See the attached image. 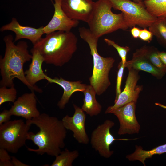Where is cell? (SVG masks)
<instances>
[{"label":"cell","mask_w":166,"mask_h":166,"mask_svg":"<svg viewBox=\"0 0 166 166\" xmlns=\"http://www.w3.org/2000/svg\"><path fill=\"white\" fill-rule=\"evenodd\" d=\"M31 124H34L39 129L35 134L29 132L27 140L32 141L38 147L34 149L27 148L28 151L38 155H47L56 157L65 146V140L67 135V129L62 120L57 118L42 113L38 117L26 120Z\"/></svg>","instance_id":"cell-1"},{"label":"cell","mask_w":166,"mask_h":166,"mask_svg":"<svg viewBox=\"0 0 166 166\" xmlns=\"http://www.w3.org/2000/svg\"><path fill=\"white\" fill-rule=\"evenodd\" d=\"M10 34L5 36L3 40L5 50L3 57L0 56V69L1 80V86L10 87L14 86V79L17 78L26 85L31 91L42 93V90L38 87L31 85L26 80L23 70L24 64L30 61L32 55L28 49L27 43L20 41L16 45Z\"/></svg>","instance_id":"cell-2"},{"label":"cell","mask_w":166,"mask_h":166,"mask_svg":"<svg viewBox=\"0 0 166 166\" xmlns=\"http://www.w3.org/2000/svg\"><path fill=\"white\" fill-rule=\"evenodd\" d=\"M78 38L70 31H57L47 34L34 45L46 64L61 67L72 58L77 49Z\"/></svg>","instance_id":"cell-3"},{"label":"cell","mask_w":166,"mask_h":166,"mask_svg":"<svg viewBox=\"0 0 166 166\" xmlns=\"http://www.w3.org/2000/svg\"><path fill=\"white\" fill-rule=\"evenodd\" d=\"M78 30L81 38L88 44L93 57V68L92 75L89 78L90 85L96 94L100 95L111 85L109 74L115 60L112 57H105L99 54L97 50L99 38L95 37L89 28L80 27Z\"/></svg>","instance_id":"cell-4"},{"label":"cell","mask_w":166,"mask_h":166,"mask_svg":"<svg viewBox=\"0 0 166 166\" xmlns=\"http://www.w3.org/2000/svg\"><path fill=\"white\" fill-rule=\"evenodd\" d=\"M112 8L109 0H98L95 2L87 24L89 29L96 38H99L118 30H125L128 28L123 14L114 13Z\"/></svg>","instance_id":"cell-5"},{"label":"cell","mask_w":166,"mask_h":166,"mask_svg":"<svg viewBox=\"0 0 166 166\" xmlns=\"http://www.w3.org/2000/svg\"><path fill=\"white\" fill-rule=\"evenodd\" d=\"M32 124L22 119L9 121L0 125V148L17 153L25 145Z\"/></svg>","instance_id":"cell-6"},{"label":"cell","mask_w":166,"mask_h":166,"mask_svg":"<svg viewBox=\"0 0 166 166\" xmlns=\"http://www.w3.org/2000/svg\"><path fill=\"white\" fill-rule=\"evenodd\" d=\"M112 8L121 11L128 28L138 26L143 28L149 27L156 18L147 11L143 3L130 0H109Z\"/></svg>","instance_id":"cell-7"},{"label":"cell","mask_w":166,"mask_h":166,"mask_svg":"<svg viewBox=\"0 0 166 166\" xmlns=\"http://www.w3.org/2000/svg\"><path fill=\"white\" fill-rule=\"evenodd\" d=\"M115 125L110 120H106L101 124L98 125L92 132L90 143L92 148L98 152L100 156L104 158H110L113 151L110 149V146L116 140H128L127 139H116L110 132V129Z\"/></svg>","instance_id":"cell-8"},{"label":"cell","mask_w":166,"mask_h":166,"mask_svg":"<svg viewBox=\"0 0 166 166\" xmlns=\"http://www.w3.org/2000/svg\"><path fill=\"white\" fill-rule=\"evenodd\" d=\"M128 73L124 89L112 106H109L105 113H109L113 110L132 102L136 103L139 95L143 90V86L137 85L140 78L139 71L132 68L128 69Z\"/></svg>","instance_id":"cell-9"},{"label":"cell","mask_w":166,"mask_h":166,"mask_svg":"<svg viewBox=\"0 0 166 166\" xmlns=\"http://www.w3.org/2000/svg\"><path fill=\"white\" fill-rule=\"evenodd\" d=\"M136 103L132 102L112 110L118 119L120 127L118 133L119 135L139 133L140 126L137 120L135 111Z\"/></svg>","instance_id":"cell-10"},{"label":"cell","mask_w":166,"mask_h":166,"mask_svg":"<svg viewBox=\"0 0 166 166\" xmlns=\"http://www.w3.org/2000/svg\"><path fill=\"white\" fill-rule=\"evenodd\" d=\"M95 3L93 0H61L62 9L69 18L87 23L93 12Z\"/></svg>","instance_id":"cell-11"},{"label":"cell","mask_w":166,"mask_h":166,"mask_svg":"<svg viewBox=\"0 0 166 166\" xmlns=\"http://www.w3.org/2000/svg\"><path fill=\"white\" fill-rule=\"evenodd\" d=\"M73 106L75 110L73 115H66L61 120L65 127L72 131L74 138L79 143L87 144L89 140L85 129V114L81 108L74 104Z\"/></svg>","instance_id":"cell-12"},{"label":"cell","mask_w":166,"mask_h":166,"mask_svg":"<svg viewBox=\"0 0 166 166\" xmlns=\"http://www.w3.org/2000/svg\"><path fill=\"white\" fill-rule=\"evenodd\" d=\"M37 103L34 91H31L19 97L9 110L12 116L21 117L26 120H31L40 114L37 107Z\"/></svg>","instance_id":"cell-13"},{"label":"cell","mask_w":166,"mask_h":166,"mask_svg":"<svg viewBox=\"0 0 166 166\" xmlns=\"http://www.w3.org/2000/svg\"><path fill=\"white\" fill-rule=\"evenodd\" d=\"M54 1L53 15L48 23L43 27L44 33L46 34L59 30L70 31L79 24V21L70 19L65 14L62 9L61 0Z\"/></svg>","instance_id":"cell-14"},{"label":"cell","mask_w":166,"mask_h":166,"mask_svg":"<svg viewBox=\"0 0 166 166\" xmlns=\"http://www.w3.org/2000/svg\"><path fill=\"white\" fill-rule=\"evenodd\" d=\"M43 27V26H42L38 28H35L22 26L16 18L13 17L10 23L1 27L0 30L1 32L9 30L14 32L15 34L14 42L21 39H26L29 40L34 45L44 34Z\"/></svg>","instance_id":"cell-15"},{"label":"cell","mask_w":166,"mask_h":166,"mask_svg":"<svg viewBox=\"0 0 166 166\" xmlns=\"http://www.w3.org/2000/svg\"><path fill=\"white\" fill-rule=\"evenodd\" d=\"M145 46L137 49L133 54L132 59L126 62L125 68H132L150 73L158 79L162 78L166 73L153 65L145 55Z\"/></svg>","instance_id":"cell-16"},{"label":"cell","mask_w":166,"mask_h":166,"mask_svg":"<svg viewBox=\"0 0 166 166\" xmlns=\"http://www.w3.org/2000/svg\"><path fill=\"white\" fill-rule=\"evenodd\" d=\"M46 80L50 83H55L63 89L64 92L62 96L58 102L57 105L61 109H64L69 101L72 94L76 92H83L85 89L87 85L81 83V81H70L62 77H55L52 78L48 76Z\"/></svg>","instance_id":"cell-17"},{"label":"cell","mask_w":166,"mask_h":166,"mask_svg":"<svg viewBox=\"0 0 166 166\" xmlns=\"http://www.w3.org/2000/svg\"><path fill=\"white\" fill-rule=\"evenodd\" d=\"M32 56V61L29 68L24 72L27 82L33 86H37L35 84L43 79L46 80L47 76L44 73L42 65L44 59L37 49L33 48L31 49Z\"/></svg>","instance_id":"cell-18"},{"label":"cell","mask_w":166,"mask_h":166,"mask_svg":"<svg viewBox=\"0 0 166 166\" xmlns=\"http://www.w3.org/2000/svg\"><path fill=\"white\" fill-rule=\"evenodd\" d=\"M83 93L84 97L81 108L82 110L90 117L100 114L102 106L96 99V93L93 87L90 85H87Z\"/></svg>","instance_id":"cell-19"},{"label":"cell","mask_w":166,"mask_h":166,"mask_svg":"<svg viewBox=\"0 0 166 166\" xmlns=\"http://www.w3.org/2000/svg\"><path fill=\"white\" fill-rule=\"evenodd\" d=\"M166 152V144L155 147L149 150L143 149L141 146H136L135 152L132 153L127 155L126 158L130 161L138 160L145 166V161L147 159L151 158L152 156Z\"/></svg>","instance_id":"cell-20"},{"label":"cell","mask_w":166,"mask_h":166,"mask_svg":"<svg viewBox=\"0 0 166 166\" xmlns=\"http://www.w3.org/2000/svg\"><path fill=\"white\" fill-rule=\"evenodd\" d=\"M148 28L159 42L166 47V17L156 18Z\"/></svg>","instance_id":"cell-21"},{"label":"cell","mask_w":166,"mask_h":166,"mask_svg":"<svg viewBox=\"0 0 166 166\" xmlns=\"http://www.w3.org/2000/svg\"><path fill=\"white\" fill-rule=\"evenodd\" d=\"M143 2L153 16L156 18L166 17V0H146Z\"/></svg>","instance_id":"cell-22"},{"label":"cell","mask_w":166,"mask_h":166,"mask_svg":"<svg viewBox=\"0 0 166 166\" xmlns=\"http://www.w3.org/2000/svg\"><path fill=\"white\" fill-rule=\"evenodd\" d=\"M79 156L77 150L70 151L65 148L56 156L51 166H72L74 161Z\"/></svg>","instance_id":"cell-23"},{"label":"cell","mask_w":166,"mask_h":166,"mask_svg":"<svg viewBox=\"0 0 166 166\" xmlns=\"http://www.w3.org/2000/svg\"><path fill=\"white\" fill-rule=\"evenodd\" d=\"M159 51L153 46H145V55L150 62L155 66L166 73V68L161 62L159 55Z\"/></svg>","instance_id":"cell-24"},{"label":"cell","mask_w":166,"mask_h":166,"mask_svg":"<svg viewBox=\"0 0 166 166\" xmlns=\"http://www.w3.org/2000/svg\"><path fill=\"white\" fill-rule=\"evenodd\" d=\"M17 97V91L14 86L8 88L5 86L0 88V106L7 102L14 103Z\"/></svg>","instance_id":"cell-25"},{"label":"cell","mask_w":166,"mask_h":166,"mask_svg":"<svg viewBox=\"0 0 166 166\" xmlns=\"http://www.w3.org/2000/svg\"><path fill=\"white\" fill-rule=\"evenodd\" d=\"M104 41L109 46H112L116 49L121 58V61L122 64L124 65L127 61V55L130 50V48L128 46L124 47L120 46L114 41L108 38H105Z\"/></svg>","instance_id":"cell-26"},{"label":"cell","mask_w":166,"mask_h":166,"mask_svg":"<svg viewBox=\"0 0 166 166\" xmlns=\"http://www.w3.org/2000/svg\"><path fill=\"white\" fill-rule=\"evenodd\" d=\"M125 68L121 61L119 64L118 66V70L117 75L116 84V96L114 102L116 101L118 96L121 92V85L123 77L124 69Z\"/></svg>","instance_id":"cell-27"},{"label":"cell","mask_w":166,"mask_h":166,"mask_svg":"<svg viewBox=\"0 0 166 166\" xmlns=\"http://www.w3.org/2000/svg\"><path fill=\"white\" fill-rule=\"evenodd\" d=\"M6 149L0 148V166H13L10 156Z\"/></svg>","instance_id":"cell-28"},{"label":"cell","mask_w":166,"mask_h":166,"mask_svg":"<svg viewBox=\"0 0 166 166\" xmlns=\"http://www.w3.org/2000/svg\"><path fill=\"white\" fill-rule=\"evenodd\" d=\"M153 35L152 33L146 28L141 29L139 38L141 40L150 42L152 41Z\"/></svg>","instance_id":"cell-29"},{"label":"cell","mask_w":166,"mask_h":166,"mask_svg":"<svg viewBox=\"0 0 166 166\" xmlns=\"http://www.w3.org/2000/svg\"><path fill=\"white\" fill-rule=\"evenodd\" d=\"M12 116L9 110L4 109L0 113V125L10 121Z\"/></svg>","instance_id":"cell-30"},{"label":"cell","mask_w":166,"mask_h":166,"mask_svg":"<svg viewBox=\"0 0 166 166\" xmlns=\"http://www.w3.org/2000/svg\"><path fill=\"white\" fill-rule=\"evenodd\" d=\"M140 30V29L136 26H134L132 28L130 32L133 38H139Z\"/></svg>","instance_id":"cell-31"},{"label":"cell","mask_w":166,"mask_h":166,"mask_svg":"<svg viewBox=\"0 0 166 166\" xmlns=\"http://www.w3.org/2000/svg\"><path fill=\"white\" fill-rule=\"evenodd\" d=\"M11 161L14 166H29V165L21 162L14 156H11Z\"/></svg>","instance_id":"cell-32"},{"label":"cell","mask_w":166,"mask_h":166,"mask_svg":"<svg viewBox=\"0 0 166 166\" xmlns=\"http://www.w3.org/2000/svg\"><path fill=\"white\" fill-rule=\"evenodd\" d=\"M159 55L161 62L166 68V52L159 51Z\"/></svg>","instance_id":"cell-33"},{"label":"cell","mask_w":166,"mask_h":166,"mask_svg":"<svg viewBox=\"0 0 166 166\" xmlns=\"http://www.w3.org/2000/svg\"><path fill=\"white\" fill-rule=\"evenodd\" d=\"M155 105H156L160 107H161L166 109V106L164 105L161 103H155Z\"/></svg>","instance_id":"cell-34"},{"label":"cell","mask_w":166,"mask_h":166,"mask_svg":"<svg viewBox=\"0 0 166 166\" xmlns=\"http://www.w3.org/2000/svg\"><path fill=\"white\" fill-rule=\"evenodd\" d=\"M133 1L138 3L141 2H142L140 1V0H133Z\"/></svg>","instance_id":"cell-35"},{"label":"cell","mask_w":166,"mask_h":166,"mask_svg":"<svg viewBox=\"0 0 166 166\" xmlns=\"http://www.w3.org/2000/svg\"><path fill=\"white\" fill-rule=\"evenodd\" d=\"M140 1L143 2L144 1L146 0H140Z\"/></svg>","instance_id":"cell-36"}]
</instances>
